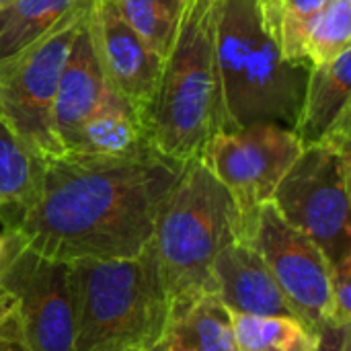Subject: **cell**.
I'll return each instance as SVG.
<instances>
[{
	"label": "cell",
	"mask_w": 351,
	"mask_h": 351,
	"mask_svg": "<svg viewBox=\"0 0 351 351\" xmlns=\"http://www.w3.org/2000/svg\"><path fill=\"white\" fill-rule=\"evenodd\" d=\"M181 171L183 162L154 146L111 158H49L35 193L21 208L4 210L10 212L6 232L39 257L62 263L138 257Z\"/></svg>",
	"instance_id": "obj_1"
},
{
	"label": "cell",
	"mask_w": 351,
	"mask_h": 351,
	"mask_svg": "<svg viewBox=\"0 0 351 351\" xmlns=\"http://www.w3.org/2000/svg\"><path fill=\"white\" fill-rule=\"evenodd\" d=\"M214 58L220 132L253 123L296 128L311 66L282 56L257 0H216Z\"/></svg>",
	"instance_id": "obj_2"
},
{
	"label": "cell",
	"mask_w": 351,
	"mask_h": 351,
	"mask_svg": "<svg viewBox=\"0 0 351 351\" xmlns=\"http://www.w3.org/2000/svg\"><path fill=\"white\" fill-rule=\"evenodd\" d=\"M232 241H249L228 189L199 156L187 160L156 216L150 251L169 311L216 294L214 261Z\"/></svg>",
	"instance_id": "obj_3"
},
{
	"label": "cell",
	"mask_w": 351,
	"mask_h": 351,
	"mask_svg": "<svg viewBox=\"0 0 351 351\" xmlns=\"http://www.w3.org/2000/svg\"><path fill=\"white\" fill-rule=\"evenodd\" d=\"M214 21L216 0H187L144 117L150 144L183 165L220 132Z\"/></svg>",
	"instance_id": "obj_4"
},
{
	"label": "cell",
	"mask_w": 351,
	"mask_h": 351,
	"mask_svg": "<svg viewBox=\"0 0 351 351\" xmlns=\"http://www.w3.org/2000/svg\"><path fill=\"white\" fill-rule=\"evenodd\" d=\"M76 304L74 351H152L169 321V300L148 249L132 259L70 263Z\"/></svg>",
	"instance_id": "obj_5"
},
{
	"label": "cell",
	"mask_w": 351,
	"mask_h": 351,
	"mask_svg": "<svg viewBox=\"0 0 351 351\" xmlns=\"http://www.w3.org/2000/svg\"><path fill=\"white\" fill-rule=\"evenodd\" d=\"M271 206L321 249L329 265L351 257L350 128L304 146L278 183Z\"/></svg>",
	"instance_id": "obj_6"
},
{
	"label": "cell",
	"mask_w": 351,
	"mask_h": 351,
	"mask_svg": "<svg viewBox=\"0 0 351 351\" xmlns=\"http://www.w3.org/2000/svg\"><path fill=\"white\" fill-rule=\"evenodd\" d=\"M90 8L93 4L0 66V119L43 160L62 156L53 103L70 45Z\"/></svg>",
	"instance_id": "obj_7"
},
{
	"label": "cell",
	"mask_w": 351,
	"mask_h": 351,
	"mask_svg": "<svg viewBox=\"0 0 351 351\" xmlns=\"http://www.w3.org/2000/svg\"><path fill=\"white\" fill-rule=\"evenodd\" d=\"M300 150L302 144L294 130L278 123L216 132L206 142L199 158L232 195L251 243L259 210L271 202Z\"/></svg>",
	"instance_id": "obj_8"
},
{
	"label": "cell",
	"mask_w": 351,
	"mask_h": 351,
	"mask_svg": "<svg viewBox=\"0 0 351 351\" xmlns=\"http://www.w3.org/2000/svg\"><path fill=\"white\" fill-rule=\"evenodd\" d=\"M0 288L14 296L19 343L25 351H74L76 304L70 263L39 257L10 232Z\"/></svg>",
	"instance_id": "obj_9"
},
{
	"label": "cell",
	"mask_w": 351,
	"mask_h": 351,
	"mask_svg": "<svg viewBox=\"0 0 351 351\" xmlns=\"http://www.w3.org/2000/svg\"><path fill=\"white\" fill-rule=\"evenodd\" d=\"M253 245L269 267L294 317L319 335L329 325V261L300 230L290 226L280 212L265 204L255 222Z\"/></svg>",
	"instance_id": "obj_10"
},
{
	"label": "cell",
	"mask_w": 351,
	"mask_h": 351,
	"mask_svg": "<svg viewBox=\"0 0 351 351\" xmlns=\"http://www.w3.org/2000/svg\"><path fill=\"white\" fill-rule=\"evenodd\" d=\"M90 29L107 82L134 107L144 123L165 60L115 12L107 0L93 2Z\"/></svg>",
	"instance_id": "obj_11"
},
{
	"label": "cell",
	"mask_w": 351,
	"mask_h": 351,
	"mask_svg": "<svg viewBox=\"0 0 351 351\" xmlns=\"http://www.w3.org/2000/svg\"><path fill=\"white\" fill-rule=\"evenodd\" d=\"M111 93L113 88L107 82L97 56L88 10L70 45L53 103V123L62 154L72 144L80 125L103 105V101H107Z\"/></svg>",
	"instance_id": "obj_12"
},
{
	"label": "cell",
	"mask_w": 351,
	"mask_h": 351,
	"mask_svg": "<svg viewBox=\"0 0 351 351\" xmlns=\"http://www.w3.org/2000/svg\"><path fill=\"white\" fill-rule=\"evenodd\" d=\"M216 296L237 315L294 317L269 267L253 243L232 241L214 261Z\"/></svg>",
	"instance_id": "obj_13"
},
{
	"label": "cell",
	"mask_w": 351,
	"mask_h": 351,
	"mask_svg": "<svg viewBox=\"0 0 351 351\" xmlns=\"http://www.w3.org/2000/svg\"><path fill=\"white\" fill-rule=\"evenodd\" d=\"M351 49L335 60L311 66L300 115L294 128L302 148L350 128Z\"/></svg>",
	"instance_id": "obj_14"
},
{
	"label": "cell",
	"mask_w": 351,
	"mask_h": 351,
	"mask_svg": "<svg viewBox=\"0 0 351 351\" xmlns=\"http://www.w3.org/2000/svg\"><path fill=\"white\" fill-rule=\"evenodd\" d=\"M152 146L140 115L115 90L80 125L64 154L111 158L128 156Z\"/></svg>",
	"instance_id": "obj_15"
},
{
	"label": "cell",
	"mask_w": 351,
	"mask_h": 351,
	"mask_svg": "<svg viewBox=\"0 0 351 351\" xmlns=\"http://www.w3.org/2000/svg\"><path fill=\"white\" fill-rule=\"evenodd\" d=\"M160 351H237L232 313L216 294L169 311Z\"/></svg>",
	"instance_id": "obj_16"
},
{
	"label": "cell",
	"mask_w": 351,
	"mask_h": 351,
	"mask_svg": "<svg viewBox=\"0 0 351 351\" xmlns=\"http://www.w3.org/2000/svg\"><path fill=\"white\" fill-rule=\"evenodd\" d=\"M95 0H12L0 8V66L14 60Z\"/></svg>",
	"instance_id": "obj_17"
},
{
	"label": "cell",
	"mask_w": 351,
	"mask_h": 351,
	"mask_svg": "<svg viewBox=\"0 0 351 351\" xmlns=\"http://www.w3.org/2000/svg\"><path fill=\"white\" fill-rule=\"evenodd\" d=\"M237 351H315L319 335L296 317H255L232 313Z\"/></svg>",
	"instance_id": "obj_18"
},
{
	"label": "cell",
	"mask_w": 351,
	"mask_h": 351,
	"mask_svg": "<svg viewBox=\"0 0 351 351\" xmlns=\"http://www.w3.org/2000/svg\"><path fill=\"white\" fill-rule=\"evenodd\" d=\"M43 162L0 119V212L21 208L35 193Z\"/></svg>",
	"instance_id": "obj_19"
},
{
	"label": "cell",
	"mask_w": 351,
	"mask_h": 351,
	"mask_svg": "<svg viewBox=\"0 0 351 351\" xmlns=\"http://www.w3.org/2000/svg\"><path fill=\"white\" fill-rule=\"evenodd\" d=\"M115 12L165 60L187 0H107Z\"/></svg>",
	"instance_id": "obj_20"
},
{
	"label": "cell",
	"mask_w": 351,
	"mask_h": 351,
	"mask_svg": "<svg viewBox=\"0 0 351 351\" xmlns=\"http://www.w3.org/2000/svg\"><path fill=\"white\" fill-rule=\"evenodd\" d=\"M346 49H351V0H327L308 31L304 58L311 66H319Z\"/></svg>",
	"instance_id": "obj_21"
},
{
	"label": "cell",
	"mask_w": 351,
	"mask_h": 351,
	"mask_svg": "<svg viewBox=\"0 0 351 351\" xmlns=\"http://www.w3.org/2000/svg\"><path fill=\"white\" fill-rule=\"evenodd\" d=\"M325 4H327V0H286L284 2L274 39H276L282 56L288 62L308 64L304 58L306 37H308V31H311L317 14L323 10Z\"/></svg>",
	"instance_id": "obj_22"
},
{
	"label": "cell",
	"mask_w": 351,
	"mask_h": 351,
	"mask_svg": "<svg viewBox=\"0 0 351 351\" xmlns=\"http://www.w3.org/2000/svg\"><path fill=\"white\" fill-rule=\"evenodd\" d=\"M331 315L327 327H350L351 321V257L333 263L329 269Z\"/></svg>",
	"instance_id": "obj_23"
},
{
	"label": "cell",
	"mask_w": 351,
	"mask_h": 351,
	"mask_svg": "<svg viewBox=\"0 0 351 351\" xmlns=\"http://www.w3.org/2000/svg\"><path fill=\"white\" fill-rule=\"evenodd\" d=\"M259 2V10H261V19L265 29L269 31V35L274 37L276 27H278V19H280V10L284 6L286 0H257Z\"/></svg>",
	"instance_id": "obj_24"
},
{
	"label": "cell",
	"mask_w": 351,
	"mask_h": 351,
	"mask_svg": "<svg viewBox=\"0 0 351 351\" xmlns=\"http://www.w3.org/2000/svg\"><path fill=\"white\" fill-rule=\"evenodd\" d=\"M6 255H8V234H0V271L6 263Z\"/></svg>",
	"instance_id": "obj_25"
},
{
	"label": "cell",
	"mask_w": 351,
	"mask_h": 351,
	"mask_svg": "<svg viewBox=\"0 0 351 351\" xmlns=\"http://www.w3.org/2000/svg\"><path fill=\"white\" fill-rule=\"evenodd\" d=\"M0 351H25V348L14 339H0Z\"/></svg>",
	"instance_id": "obj_26"
},
{
	"label": "cell",
	"mask_w": 351,
	"mask_h": 351,
	"mask_svg": "<svg viewBox=\"0 0 351 351\" xmlns=\"http://www.w3.org/2000/svg\"><path fill=\"white\" fill-rule=\"evenodd\" d=\"M8 2H12V0H0V8H2L4 4H8Z\"/></svg>",
	"instance_id": "obj_27"
},
{
	"label": "cell",
	"mask_w": 351,
	"mask_h": 351,
	"mask_svg": "<svg viewBox=\"0 0 351 351\" xmlns=\"http://www.w3.org/2000/svg\"><path fill=\"white\" fill-rule=\"evenodd\" d=\"M128 351H146V350H128ZM154 351V350H152Z\"/></svg>",
	"instance_id": "obj_28"
},
{
	"label": "cell",
	"mask_w": 351,
	"mask_h": 351,
	"mask_svg": "<svg viewBox=\"0 0 351 351\" xmlns=\"http://www.w3.org/2000/svg\"><path fill=\"white\" fill-rule=\"evenodd\" d=\"M154 351H160V350H158V348H154Z\"/></svg>",
	"instance_id": "obj_29"
}]
</instances>
